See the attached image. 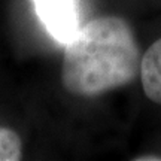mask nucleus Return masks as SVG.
I'll list each match as a JSON object with an SVG mask.
<instances>
[{
  "label": "nucleus",
  "instance_id": "nucleus-3",
  "mask_svg": "<svg viewBox=\"0 0 161 161\" xmlns=\"http://www.w3.org/2000/svg\"><path fill=\"white\" fill-rule=\"evenodd\" d=\"M140 80L146 97L161 104V37L148 48L142 57Z\"/></svg>",
  "mask_w": 161,
  "mask_h": 161
},
{
  "label": "nucleus",
  "instance_id": "nucleus-2",
  "mask_svg": "<svg viewBox=\"0 0 161 161\" xmlns=\"http://www.w3.org/2000/svg\"><path fill=\"white\" fill-rule=\"evenodd\" d=\"M46 30L58 42L67 43L79 30L76 0H33Z\"/></svg>",
  "mask_w": 161,
  "mask_h": 161
},
{
  "label": "nucleus",
  "instance_id": "nucleus-4",
  "mask_svg": "<svg viewBox=\"0 0 161 161\" xmlns=\"http://www.w3.org/2000/svg\"><path fill=\"white\" fill-rule=\"evenodd\" d=\"M23 157V145L17 133L0 127V161H18Z\"/></svg>",
  "mask_w": 161,
  "mask_h": 161
},
{
  "label": "nucleus",
  "instance_id": "nucleus-1",
  "mask_svg": "<svg viewBox=\"0 0 161 161\" xmlns=\"http://www.w3.org/2000/svg\"><path fill=\"white\" fill-rule=\"evenodd\" d=\"M140 49L130 24L119 17H98L80 25L66 43L61 80L79 97L131 84L140 73Z\"/></svg>",
  "mask_w": 161,
  "mask_h": 161
}]
</instances>
